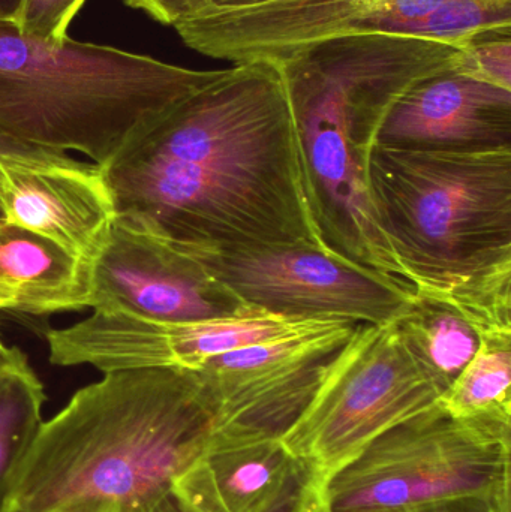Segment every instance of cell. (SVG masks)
I'll return each mask as SVG.
<instances>
[{
    "label": "cell",
    "instance_id": "14",
    "mask_svg": "<svg viewBox=\"0 0 511 512\" xmlns=\"http://www.w3.org/2000/svg\"><path fill=\"white\" fill-rule=\"evenodd\" d=\"M300 471L281 439L248 444L210 439L174 484L173 498L186 512H269Z\"/></svg>",
    "mask_w": 511,
    "mask_h": 512
},
{
    "label": "cell",
    "instance_id": "20",
    "mask_svg": "<svg viewBox=\"0 0 511 512\" xmlns=\"http://www.w3.org/2000/svg\"><path fill=\"white\" fill-rule=\"evenodd\" d=\"M87 0H20L14 24L23 35L41 41L68 38L69 24Z\"/></svg>",
    "mask_w": 511,
    "mask_h": 512
},
{
    "label": "cell",
    "instance_id": "19",
    "mask_svg": "<svg viewBox=\"0 0 511 512\" xmlns=\"http://www.w3.org/2000/svg\"><path fill=\"white\" fill-rule=\"evenodd\" d=\"M453 69L482 83L511 90V26L471 36L459 47Z\"/></svg>",
    "mask_w": 511,
    "mask_h": 512
},
{
    "label": "cell",
    "instance_id": "9",
    "mask_svg": "<svg viewBox=\"0 0 511 512\" xmlns=\"http://www.w3.org/2000/svg\"><path fill=\"white\" fill-rule=\"evenodd\" d=\"M357 325L318 319L302 333L204 361L197 370L215 400L212 441L281 439L311 400L323 367Z\"/></svg>",
    "mask_w": 511,
    "mask_h": 512
},
{
    "label": "cell",
    "instance_id": "6",
    "mask_svg": "<svg viewBox=\"0 0 511 512\" xmlns=\"http://www.w3.org/2000/svg\"><path fill=\"white\" fill-rule=\"evenodd\" d=\"M511 26V0H270L206 9L174 29L186 47L228 62L278 63L336 36L398 33L459 48L476 33Z\"/></svg>",
    "mask_w": 511,
    "mask_h": 512
},
{
    "label": "cell",
    "instance_id": "17",
    "mask_svg": "<svg viewBox=\"0 0 511 512\" xmlns=\"http://www.w3.org/2000/svg\"><path fill=\"white\" fill-rule=\"evenodd\" d=\"M44 385L17 346L0 349V512L9 483L42 421Z\"/></svg>",
    "mask_w": 511,
    "mask_h": 512
},
{
    "label": "cell",
    "instance_id": "21",
    "mask_svg": "<svg viewBox=\"0 0 511 512\" xmlns=\"http://www.w3.org/2000/svg\"><path fill=\"white\" fill-rule=\"evenodd\" d=\"M269 512H332L326 498V484L300 471L284 498Z\"/></svg>",
    "mask_w": 511,
    "mask_h": 512
},
{
    "label": "cell",
    "instance_id": "24",
    "mask_svg": "<svg viewBox=\"0 0 511 512\" xmlns=\"http://www.w3.org/2000/svg\"><path fill=\"white\" fill-rule=\"evenodd\" d=\"M266 2H270V0H209V8L207 9L246 8V6L261 5V3Z\"/></svg>",
    "mask_w": 511,
    "mask_h": 512
},
{
    "label": "cell",
    "instance_id": "15",
    "mask_svg": "<svg viewBox=\"0 0 511 512\" xmlns=\"http://www.w3.org/2000/svg\"><path fill=\"white\" fill-rule=\"evenodd\" d=\"M93 265L0 219V312L44 316L92 309Z\"/></svg>",
    "mask_w": 511,
    "mask_h": 512
},
{
    "label": "cell",
    "instance_id": "23",
    "mask_svg": "<svg viewBox=\"0 0 511 512\" xmlns=\"http://www.w3.org/2000/svg\"><path fill=\"white\" fill-rule=\"evenodd\" d=\"M413 512H511L510 502L489 496H465L429 505Z\"/></svg>",
    "mask_w": 511,
    "mask_h": 512
},
{
    "label": "cell",
    "instance_id": "2",
    "mask_svg": "<svg viewBox=\"0 0 511 512\" xmlns=\"http://www.w3.org/2000/svg\"><path fill=\"white\" fill-rule=\"evenodd\" d=\"M215 414L198 370L102 373L42 421L2 512H156L206 450Z\"/></svg>",
    "mask_w": 511,
    "mask_h": 512
},
{
    "label": "cell",
    "instance_id": "25",
    "mask_svg": "<svg viewBox=\"0 0 511 512\" xmlns=\"http://www.w3.org/2000/svg\"><path fill=\"white\" fill-rule=\"evenodd\" d=\"M20 0H0V21H12L14 23Z\"/></svg>",
    "mask_w": 511,
    "mask_h": 512
},
{
    "label": "cell",
    "instance_id": "5",
    "mask_svg": "<svg viewBox=\"0 0 511 512\" xmlns=\"http://www.w3.org/2000/svg\"><path fill=\"white\" fill-rule=\"evenodd\" d=\"M511 424L438 402L392 427L326 484L332 512H413L465 496L511 502Z\"/></svg>",
    "mask_w": 511,
    "mask_h": 512
},
{
    "label": "cell",
    "instance_id": "22",
    "mask_svg": "<svg viewBox=\"0 0 511 512\" xmlns=\"http://www.w3.org/2000/svg\"><path fill=\"white\" fill-rule=\"evenodd\" d=\"M129 8L149 15L162 26H176L209 8V0H123Z\"/></svg>",
    "mask_w": 511,
    "mask_h": 512
},
{
    "label": "cell",
    "instance_id": "8",
    "mask_svg": "<svg viewBox=\"0 0 511 512\" xmlns=\"http://www.w3.org/2000/svg\"><path fill=\"white\" fill-rule=\"evenodd\" d=\"M440 397L395 319L359 324L327 361L311 400L281 441L302 471L327 484L374 439Z\"/></svg>",
    "mask_w": 511,
    "mask_h": 512
},
{
    "label": "cell",
    "instance_id": "13",
    "mask_svg": "<svg viewBox=\"0 0 511 512\" xmlns=\"http://www.w3.org/2000/svg\"><path fill=\"white\" fill-rule=\"evenodd\" d=\"M377 146L396 149H511V90L450 68L411 86L380 126Z\"/></svg>",
    "mask_w": 511,
    "mask_h": 512
},
{
    "label": "cell",
    "instance_id": "1",
    "mask_svg": "<svg viewBox=\"0 0 511 512\" xmlns=\"http://www.w3.org/2000/svg\"><path fill=\"white\" fill-rule=\"evenodd\" d=\"M102 168L117 213L171 239L215 251L330 254L309 206L290 99L273 63L224 69Z\"/></svg>",
    "mask_w": 511,
    "mask_h": 512
},
{
    "label": "cell",
    "instance_id": "16",
    "mask_svg": "<svg viewBox=\"0 0 511 512\" xmlns=\"http://www.w3.org/2000/svg\"><path fill=\"white\" fill-rule=\"evenodd\" d=\"M395 321L408 351L443 396L477 354L480 334L455 307L428 295H414Z\"/></svg>",
    "mask_w": 511,
    "mask_h": 512
},
{
    "label": "cell",
    "instance_id": "7",
    "mask_svg": "<svg viewBox=\"0 0 511 512\" xmlns=\"http://www.w3.org/2000/svg\"><path fill=\"white\" fill-rule=\"evenodd\" d=\"M273 65L290 99L303 180L321 242L336 258L416 294L378 222L369 191V150L332 69L312 47Z\"/></svg>",
    "mask_w": 511,
    "mask_h": 512
},
{
    "label": "cell",
    "instance_id": "27",
    "mask_svg": "<svg viewBox=\"0 0 511 512\" xmlns=\"http://www.w3.org/2000/svg\"><path fill=\"white\" fill-rule=\"evenodd\" d=\"M3 346L5 345H3L2 340H0V349H3Z\"/></svg>",
    "mask_w": 511,
    "mask_h": 512
},
{
    "label": "cell",
    "instance_id": "10",
    "mask_svg": "<svg viewBox=\"0 0 511 512\" xmlns=\"http://www.w3.org/2000/svg\"><path fill=\"white\" fill-rule=\"evenodd\" d=\"M197 249L213 277L243 304L290 318L384 324L416 295L314 249Z\"/></svg>",
    "mask_w": 511,
    "mask_h": 512
},
{
    "label": "cell",
    "instance_id": "12",
    "mask_svg": "<svg viewBox=\"0 0 511 512\" xmlns=\"http://www.w3.org/2000/svg\"><path fill=\"white\" fill-rule=\"evenodd\" d=\"M117 207L104 168L68 153L0 140V219L95 264Z\"/></svg>",
    "mask_w": 511,
    "mask_h": 512
},
{
    "label": "cell",
    "instance_id": "11",
    "mask_svg": "<svg viewBox=\"0 0 511 512\" xmlns=\"http://www.w3.org/2000/svg\"><path fill=\"white\" fill-rule=\"evenodd\" d=\"M92 285V310L155 321H201L245 306L213 277L197 246L119 213L93 264Z\"/></svg>",
    "mask_w": 511,
    "mask_h": 512
},
{
    "label": "cell",
    "instance_id": "18",
    "mask_svg": "<svg viewBox=\"0 0 511 512\" xmlns=\"http://www.w3.org/2000/svg\"><path fill=\"white\" fill-rule=\"evenodd\" d=\"M438 405L456 418L511 424V334L480 336L477 354Z\"/></svg>",
    "mask_w": 511,
    "mask_h": 512
},
{
    "label": "cell",
    "instance_id": "3",
    "mask_svg": "<svg viewBox=\"0 0 511 512\" xmlns=\"http://www.w3.org/2000/svg\"><path fill=\"white\" fill-rule=\"evenodd\" d=\"M111 45L41 41L0 21V140L105 167L132 138L221 77Z\"/></svg>",
    "mask_w": 511,
    "mask_h": 512
},
{
    "label": "cell",
    "instance_id": "26",
    "mask_svg": "<svg viewBox=\"0 0 511 512\" xmlns=\"http://www.w3.org/2000/svg\"><path fill=\"white\" fill-rule=\"evenodd\" d=\"M156 512H186L185 510H182V508L179 507V504H177L176 501H174V498H171L170 501L167 502V504L162 505L161 508H159Z\"/></svg>",
    "mask_w": 511,
    "mask_h": 512
},
{
    "label": "cell",
    "instance_id": "4",
    "mask_svg": "<svg viewBox=\"0 0 511 512\" xmlns=\"http://www.w3.org/2000/svg\"><path fill=\"white\" fill-rule=\"evenodd\" d=\"M368 182L381 230L416 294L461 312L511 280V149L372 146Z\"/></svg>",
    "mask_w": 511,
    "mask_h": 512
}]
</instances>
